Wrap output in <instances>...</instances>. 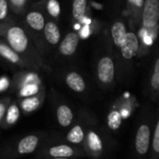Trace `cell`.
I'll return each instance as SVG.
<instances>
[{"instance_id": "1", "label": "cell", "mask_w": 159, "mask_h": 159, "mask_svg": "<svg viewBox=\"0 0 159 159\" xmlns=\"http://www.w3.org/2000/svg\"><path fill=\"white\" fill-rule=\"evenodd\" d=\"M0 38L26 60L35 71H52L19 18L13 17L8 23L0 24Z\"/></svg>"}, {"instance_id": "2", "label": "cell", "mask_w": 159, "mask_h": 159, "mask_svg": "<svg viewBox=\"0 0 159 159\" xmlns=\"http://www.w3.org/2000/svg\"><path fill=\"white\" fill-rule=\"evenodd\" d=\"M94 77L98 86L105 92L115 88L117 83V68L109 33L106 30L99 33L95 44Z\"/></svg>"}, {"instance_id": "3", "label": "cell", "mask_w": 159, "mask_h": 159, "mask_svg": "<svg viewBox=\"0 0 159 159\" xmlns=\"http://www.w3.org/2000/svg\"><path fill=\"white\" fill-rule=\"evenodd\" d=\"M156 105L146 101L139 112L131 147V159H149Z\"/></svg>"}, {"instance_id": "4", "label": "cell", "mask_w": 159, "mask_h": 159, "mask_svg": "<svg viewBox=\"0 0 159 159\" xmlns=\"http://www.w3.org/2000/svg\"><path fill=\"white\" fill-rule=\"evenodd\" d=\"M138 36L139 40V57L142 58L151 54L159 39V0H144Z\"/></svg>"}, {"instance_id": "5", "label": "cell", "mask_w": 159, "mask_h": 159, "mask_svg": "<svg viewBox=\"0 0 159 159\" xmlns=\"http://www.w3.org/2000/svg\"><path fill=\"white\" fill-rule=\"evenodd\" d=\"M139 40L138 31L128 26V32L119 52L114 54L117 68V83L128 85L134 78L136 59L139 57Z\"/></svg>"}, {"instance_id": "6", "label": "cell", "mask_w": 159, "mask_h": 159, "mask_svg": "<svg viewBox=\"0 0 159 159\" xmlns=\"http://www.w3.org/2000/svg\"><path fill=\"white\" fill-rule=\"evenodd\" d=\"M116 140L111 132L99 123L90 126L84 143V150L89 159H103L114 148Z\"/></svg>"}, {"instance_id": "7", "label": "cell", "mask_w": 159, "mask_h": 159, "mask_svg": "<svg viewBox=\"0 0 159 159\" xmlns=\"http://www.w3.org/2000/svg\"><path fill=\"white\" fill-rule=\"evenodd\" d=\"M49 137L50 134L44 131L25 135L0 152V159H17L38 152Z\"/></svg>"}, {"instance_id": "8", "label": "cell", "mask_w": 159, "mask_h": 159, "mask_svg": "<svg viewBox=\"0 0 159 159\" xmlns=\"http://www.w3.org/2000/svg\"><path fill=\"white\" fill-rule=\"evenodd\" d=\"M47 20H48L47 16L39 1L33 2L29 10L21 19L27 33L29 34L35 45L39 49V52L45 59L46 56H45V48H44V41H43V33H44V28Z\"/></svg>"}, {"instance_id": "9", "label": "cell", "mask_w": 159, "mask_h": 159, "mask_svg": "<svg viewBox=\"0 0 159 159\" xmlns=\"http://www.w3.org/2000/svg\"><path fill=\"white\" fill-rule=\"evenodd\" d=\"M40 157L80 159L86 157V153L83 147L67 143L60 135H50L44 145L37 152V158Z\"/></svg>"}, {"instance_id": "10", "label": "cell", "mask_w": 159, "mask_h": 159, "mask_svg": "<svg viewBox=\"0 0 159 159\" xmlns=\"http://www.w3.org/2000/svg\"><path fill=\"white\" fill-rule=\"evenodd\" d=\"M98 123H99V120L94 111L85 107H80L76 121L72 126L66 131L65 134L60 135V137L71 145L83 147L88 129Z\"/></svg>"}, {"instance_id": "11", "label": "cell", "mask_w": 159, "mask_h": 159, "mask_svg": "<svg viewBox=\"0 0 159 159\" xmlns=\"http://www.w3.org/2000/svg\"><path fill=\"white\" fill-rule=\"evenodd\" d=\"M11 88L18 99L35 96L46 89L38 71L29 69H22L14 74Z\"/></svg>"}, {"instance_id": "12", "label": "cell", "mask_w": 159, "mask_h": 159, "mask_svg": "<svg viewBox=\"0 0 159 159\" xmlns=\"http://www.w3.org/2000/svg\"><path fill=\"white\" fill-rule=\"evenodd\" d=\"M58 78L63 85L84 101L92 98V90L85 74L77 66H66L59 71Z\"/></svg>"}, {"instance_id": "13", "label": "cell", "mask_w": 159, "mask_h": 159, "mask_svg": "<svg viewBox=\"0 0 159 159\" xmlns=\"http://www.w3.org/2000/svg\"><path fill=\"white\" fill-rule=\"evenodd\" d=\"M51 103L56 124L60 128L67 131L77 119L79 108L53 89L51 91Z\"/></svg>"}, {"instance_id": "14", "label": "cell", "mask_w": 159, "mask_h": 159, "mask_svg": "<svg viewBox=\"0 0 159 159\" xmlns=\"http://www.w3.org/2000/svg\"><path fill=\"white\" fill-rule=\"evenodd\" d=\"M144 96L148 101L157 104L159 101V39L151 52V62L144 85Z\"/></svg>"}, {"instance_id": "15", "label": "cell", "mask_w": 159, "mask_h": 159, "mask_svg": "<svg viewBox=\"0 0 159 159\" xmlns=\"http://www.w3.org/2000/svg\"><path fill=\"white\" fill-rule=\"evenodd\" d=\"M107 30L112 46L113 53L116 54L121 49V46L128 32L127 20L123 15L113 16L109 26L107 27Z\"/></svg>"}, {"instance_id": "16", "label": "cell", "mask_w": 159, "mask_h": 159, "mask_svg": "<svg viewBox=\"0 0 159 159\" xmlns=\"http://www.w3.org/2000/svg\"><path fill=\"white\" fill-rule=\"evenodd\" d=\"M81 37L75 30H70L63 37L56 52L55 56L60 61H67L73 58L79 49Z\"/></svg>"}, {"instance_id": "17", "label": "cell", "mask_w": 159, "mask_h": 159, "mask_svg": "<svg viewBox=\"0 0 159 159\" xmlns=\"http://www.w3.org/2000/svg\"><path fill=\"white\" fill-rule=\"evenodd\" d=\"M62 39L63 36L59 24L51 20H47L43 33L45 56L49 55L52 52H56Z\"/></svg>"}, {"instance_id": "18", "label": "cell", "mask_w": 159, "mask_h": 159, "mask_svg": "<svg viewBox=\"0 0 159 159\" xmlns=\"http://www.w3.org/2000/svg\"><path fill=\"white\" fill-rule=\"evenodd\" d=\"M143 6L144 0H125V3L122 15L127 20L128 26L137 29V31L141 22Z\"/></svg>"}, {"instance_id": "19", "label": "cell", "mask_w": 159, "mask_h": 159, "mask_svg": "<svg viewBox=\"0 0 159 159\" xmlns=\"http://www.w3.org/2000/svg\"><path fill=\"white\" fill-rule=\"evenodd\" d=\"M0 58L9 64L18 66L22 69L34 70L31 65L25 60L18 52H16L5 40L0 38Z\"/></svg>"}, {"instance_id": "20", "label": "cell", "mask_w": 159, "mask_h": 159, "mask_svg": "<svg viewBox=\"0 0 159 159\" xmlns=\"http://www.w3.org/2000/svg\"><path fill=\"white\" fill-rule=\"evenodd\" d=\"M45 99H46V89L35 96L17 99V100L22 112L24 114H31L42 107Z\"/></svg>"}, {"instance_id": "21", "label": "cell", "mask_w": 159, "mask_h": 159, "mask_svg": "<svg viewBox=\"0 0 159 159\" xmlns=\"http://www.w3.org/2000/svg\"><path fill=\"white\" fill-rule=\"evenodd\" d=\"M48 20L60 23L62 15V8L59 0H42L39 1Z\"/></svg>"}, {"instance_id": "22", "label": "cell", "mask_w": 159, "mask_h": 159, "mask_svg": "<svg viewBox=\"0 0 159 159\" xmlns=\"http://www.w3.org/2000/svg\"><path fill=\"white\" fill-rule=\"evenodd\" d=\"M89 2L88 0H72L71 2V17L72 21L78 25L82 23L88 16Z\"/></svg>"}, {"instance_id": "23", "label": "cell", "mask_w": 159, "mask_h": 159, "mask_svg": "<svg viewBox=\"0 0 159 159\" xmlns=\"http://www.w3.org/2000/svg\"><path fill=\"white\" fill-rule=\"evenodd\" d=\"M22 113L23 112L20 109L18 100L11 101V105L8 108V111H7V113H6V116H5V119H4L1 128L8 129L10 127L13 126L14 125H16L18 123V121L20 120Z\"/></svg>"}, {"instance_id": "24", "label": "cell", "mask_w": 159, "mask_h": 159, "mask_svg": "<svg viewBox=\"0 0 159 159\" xmlns=\"http://www.w3.org/2000/svg\"><path fill=\"white\" fill-rule=\"evenodd\" d=\"M149 159H159V101L156 104L152 139V146H151Z\"/></svg>"}, {"instance_id": "25", "label": "cell", "mask_w": 159, "mask_h": 159, "mask_svg": "<svg viewBox=\"0 0 159 159\" xmlns=\"http://www.w3.org/2000/svg\"><path fill=\"white\" fill-rule=\"evenodd\" d=\"M107 120H108L107 121V128L111 132L116 131L120 128V126L124 121V117L117 106H113L111 109V111H109Z\"/></svg>"}, {"instance_id": "26", "label": "cell", "mask_w": 159, "mask_h": 159, "mask_svg": "<svg viewBox=\"0 0 159 159\" xmlns=\"http://www.w3.org/2000/svg\"><path fill=\"white\" fill-rule=\"evenodd\" d=\"M12 14L17 18H22L29 10L33 0H8Z\"/></svg>"}, {"instance_id": "27", "label": "cell", "mask_w": 159, "mask_h": 159, "mask_svg": "<svg viewBox=\"0 0 159 159\" xmlns=\"http://www.w3.org/2000/svg\"><path fill=\"white\" fill-rule=\"evenodd\" d=\"M13 17L8 0H0V24L8 23Z\"/></svg>"}, {"instance_id": "28", "label": "cell", "mask_w": 159, "mask_h": 159, "mask_svg": "<svg viewBox=\"0 0 159 159\" xmlns=\"http://www.w3.org/2000/svg\"><path fill=\"white\" fill-rule=\"evenodd\" d=\"M12 99L10 97H5V98H0V128H1L8 108L11 105Z\"/></svg>"}, {"instance_id": "29", "label": "cell", "mask_w": 159, "mask_h": 159, "mask_svg": "<svg viewBox=\"0 0 159 159\" xmlns=\"http://www.w3.org/2000/svg\"><path fill=\"white\" fill-rule=\"evenodd\" d=\"M125 0H111V11H113L112 14L113 16L121 15L123 14L124 9H125Z\"/></svg>"}, {"instance_id": "30", "label": "cell", "mask_w": 159, "mask_h": 159, "mask_svg": "<svg viewBox=\"0 0 159 159\" xmlns=\"http://www.w3.org/2000/svg\"><path fill=\"white\" fill-rule=\"evenodd\" d=\"M11 85V80L8 76L2 75L1 77H0V93L7 91Z\"/></svg>"}, {"instance_id": "31", "label": "cell", "mask_w": 159, "mask_h": 159, "mask_svg": "<svg viewBox=\"0 0 159 159\" xmlns=\"http://www.w3.org/2000/svg\"><path fill=\"white\" fill-rule=\"evenodd\" d=\"M37 159H69V158H52V157H40Z\"/></svg>"}, {"instance_id": "32", "label": "cell", "mask_w": 159, "mask_h": 159, "mask_svg": "<svg viewBox=\"0 0 159 159\" xmlns=\"http://www.w3.org/2000/svg\"><path fill=\"white\" fill-rule=\"evenodd\" d=\"M38 1H42V0H33V2H38Z\"/></svg>"}]
</instances>
